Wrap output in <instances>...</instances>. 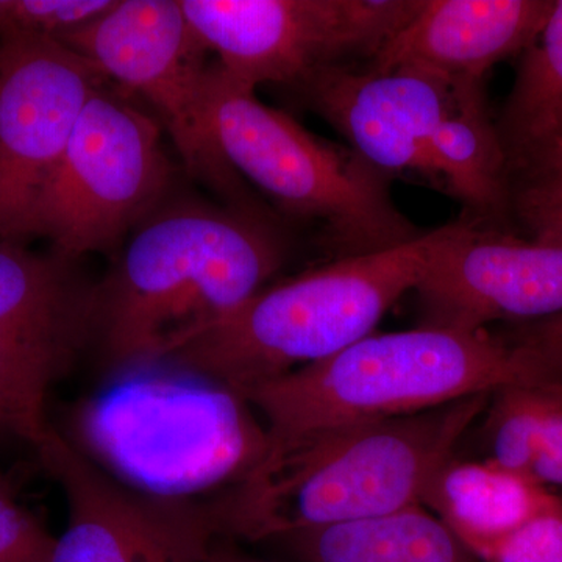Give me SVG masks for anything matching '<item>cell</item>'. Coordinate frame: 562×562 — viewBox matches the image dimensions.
Returning a JSON list of instances; mask_svg holds the SVG:
<instances>
[{"instance_id": "1", "label": "cell", "mask_w": 562, "mask_h": 562, "mask_svg": "<svg viewBox=\"0 0 562 562\" xmlns=\"http://www.w3.org/2000/svg\"><path fill=\"white\" fill-rule=\"evenodd\" d=\"M492 392L428 412L269 439L265 457L213 503L222 538L273 542L422 505Z\"/></svg>"}, {"instance_id": "2", "label": "cell", "mask_w": 562, "mask_h": 562, "mask_svg": "<svg viewBox=\"0 0 562 562\" xmlns=\"http://www.w3.org/2000/svg\"><path fill=\"white\" fill-rule=\"evenodd\" d=\"M286 257L271 217L158 209L98 284L95 338L116 373L161 364L268 286Z\"/></svg>"}, {"instance_id": "3", "label": "cell", "mask_w": 562, "mask_h": 562, "mask_svg": "<svg viewBox=\"0 0 562 562\" xmlns=\"http://www.w3.org/2000/svg\"><path fill=\"white\" fill-rule=\"evenodd\" d=\"M70 431L65 438L117 482L180 501L231 491L269 447L243 394L165 362L113 375L74 408Z\"/></svg>"}, {"instance_id": "4", "label": "cell", "mask_w": 562, "mask_h": 562, "mask_svg": "<svg viewBox=\"0 0 562 562\" xmlns=\"http://www.w3.org/2000/svg\"><path fill=\"white\" fill-rule=\"evenodd\" d=\"M454 222L391 249L331 262L266 286L165 364L241 392L339 353L372 335L416 290Z\"/></svg>"}, {"instance_id": "5", "label": "cell", "mask_w": 562, "mask_h": 562, "mask_svg": "<svg viewBox=\"0 0 562 562\" xmlns=\"http://www.w3.org/2000/svg\"><path fill=\"white\" fill-rule=\"evenodd\" d=\"M532 383L501 335L420 327L366 336L327 360L241 392L269 439L412 416Z\"/></svg>"}, {"instance_id": "6", "label": "cell", "mask_w": 562, "mask_h": 562, "mask_svg": "<svg viewBox=\"0 0 562 562\" xmlns=\"http://www.w3.org/2000/svg\"><path fill=\"white\" fill-rule=\"evenodd\" d=\"M255 91L214 63V135L225 160L244 181L284 213L317 222L336 258L375 254L424 235L395 205L386 173L353 150L349 154L317 138L290 114L262 103Z\"/></svg>"}, {"instance_id": "7", "label": "cell", "mask_w": 562, "mask_h": 562, "mask_svg": "<svg viewBox=\"0 0 562 562\" xmlns=\"http://www.w3.org/2000/svg\"><path fill=\"white\" fill-rule=\"evenodd\" d=\"M103 87L81 110L14 243L46 239L77 261L116 249L158 210L172 177L160 124Z\"/></svg>"}, {"instance_id": "8", "label": "cell", "mask_w": 562, "mask_h": 562, "mask_svg": "<svg viewBox=\"0 0 562 562\" xmlns=\"http://www.w3.org/2000/svg\"><path fill=\"white\" fill-rule=\"evenodd\" d=\"M60 43L154 106L192 179L228 209L269 217L220 149L211 121L210 52L180 0H116Z\"/></svg>"}, {"instance_id": "9", "label": "cell", "mask_w": 562, "mask_h": 562, "mask_svg": "<svg viewBox=\"0 0 562 562\" xmlns=\"http://www.w3.org/2000/svg\"><path fill=\"white\" fill-rule=\"evenodd\" d=\"M424 0H180L192 31L232 79L297 85L375 57Z\"/></svg>"}, {"instance_id": "10", "label": "cell", "mask_w": 562, "mask_h": 562, "mask_svg": "<svg viewBox=\"0 0 562 562\" xmlns=\"http://www.w3.org/2000/svg\"><path fill=\"white\" fill-rule=\"evenodd\" d=\"M95 306L77 261L0 241V412L32 447L50 430L52 387L94 341Z\"/></svg>"}, {"instance_id": "11", "label": "cell", "mask_w": 562, "mask_h": 562, "mask_svg": "<svg viewBox=\"0 0 562 562\" xmlns=\"http://www.w3.org/2000/svg\"><path fill=\"white\" fill-rule=\"evenodd\" d=\"M33 449L68 505L49 562H205L221 538L213 505L132 490L54 427Z\"/></svg>"}, {"instance_id": "12", "label": "cell", "mask_w": 562, "mask_h": 562, "mask_svg": "<svg viewBox=\"0 0 562 562\" xmlns=\"http://www.w3.org/2000/svg\"><path fill=\"white\" fill-rule=\"evenodd\" d=\"M105 77L52 40L0 41V241H16Z\"/></svg>"}, {"instance_id": "13", "label": "cell", "mask_w": 562, "mask_h": 562, "mask_svg": "<svg viewBox=\"0 0 562 562\" xmlns=\"http://www.w3.org/2000/svg\"><path fill=\"white\" fill-rule=\"evenodd\" d=\"M424 327L482 331L562 313V244L520 239L460 220L416 290Z\"/></svg>"}, {"instance_id": "14", "label": "cell", "mask_w": 562, "mask_h": 562, "mask_svg": "<svg viewBox=\"0 0 562 562\" xmlns=\"http://www.w3.org/2000/svg\"><path fill=\"white\" fill-rule=\"evenodd\" d=\"M294 88L373 169L386 176L414 173L436 183L428 147L457 103V88L409 70L376 72L353 66L322 68Z\"/></svg>"}, {"instance_id": "15", "label": "cell", "mask_w": 562, "mask_h": 562, "mask_svg": "<svg viewBox=\"0 0 562 562\" xmlns=\"http://www.w3.org/2000/svg\"><path fill=\"white\" fill-rule=\"evenodd\" d=\"M552 9L553 0H424L368 69L409 70L452 88L484 85L495 65L538 40Z\"/></svg>"}, {"instance_id": "16", "label": "cell", "mask_w": 562, "mask_h": 562, "mask_svg": "<svg viewBox=\"0 0 562 562\" xmlns=\"http://www.w3.org/2000/svg\"><path fill=\"white\" fill-rule=\"evenodd\" d=\"M552 497V492L531 476L490 461L453 457L432 476L422 506L482 561Z\"/></svg>"}, {"instance_id": "17", "label": "cell", "mask_w": 562, "mask_h": 562, "mask_svg": "<svg viewBox=\"0 0 562 562\" xmlns=\"http://www.w3.org/2000/svg\"><path fill=\"white\" fill-rule=\"evenodd\" d=\"M457 103L430 139L436 183L484 222L512 210L508 160L487 113L484 85L457 88Z\"/></svg>"}, {"instance_id": "18", "label": "cell", "mask_w": 562, "mask_h": 562, "mask_svg": "<svg viewBox=\"0 0 562 562\" xmlns=\"http://www.w3.org/2000/svg\"><path fill=\"white\" fill-rule=\"evenodd\" d=\"M271 543L295 562H482L422 505Z\"/></svg>"}, {"instance_id": "19", "label": "cell", "mask_w": 562, "mask_h": 562, "mask_svg": "<svg viewBox=\"0 0 562 562\" xmlns=\"http://www.w3.org/2000/svg\"><path fill=\"white\" fill-rule=\"evenodd\" d=\"M561 121L562 0H553L538 40L520 58L513 90L495 124L508 165Z\"/></svg>"}, {"instance_id": "20", "label": "cell", "mask_w": 562, "mask_h": 562, "mask_svg": "<svg viewBox=\"0 0 562 562\" xmlns=\"http://www.w3.org/2000/svg\"><path fill=\"white\" fill-rule=\"evenodd\" d=\"M557 403V390L550 384L519 383L492 392L483 425L484 461L530 476L539 439Z\"/></svg>"}, {"instance_id": "21", "label": "cell", "mask_w": 562, "mask_h": 562, "mask_svg": "<svg viewBox=\"0 0 562 562\" xmlns=\"http://www.w3.org/2000/svg\"><path fill=\"white\" fill-rule=\"evenodd\" d=\"M116 0H0V41L65 40Z\"/></svg>"}, {"instance_id": "22", "label": "cell", "mask_w": 562, "mask_h": 562, "mask_svg": "<svg viewBox=\"0 0 562 562\" xmlns=\"http://www.w3.org/2000/svg\"><path fill=\"white\" fill-rule=\"evenodd\" d=\"M517 216L562 205V121L508 165Z\"/></svg>"}, {"instance_id": "23", "label": "cell", "mask_w": 562, "mask_h": 562, "mask_svg": "<svg viewBox=\"0 0 562 562\" xmlns=\"http://www.w3.org/2000/svg\"><path fill=\"white\" fill-rule=\"evenodd\" d=\"M55 539L0 475V562H49Z\"/></svg>"}, {"instance_id": "24", "label": "cell", "mask_w": 562, "mask_h": 562, "mask_svg": "<svg viewBox=\"0 0 562 562\" xmlns=\"http://www.w3.org/2000/svg\"><path fill=\"white\" fill-rule=\"evenodd\" d=\"M482 562H562V498L553 495Z\"/></svg>"}, {"instance_id": "25", "label": "cell", "mask_w": 562, "mask_h": 562, "mask_svg": "<svg viewBox=\"0 0 562 562\" xmlns=\"http://www.w3.org/2000/svg\"><path fill=\"white\" fill-rule=\"evenodd\" d=\"M501 336L522 358L532 382L562 386V313L549 319L512 325Z\"/></svg>"}, {"instance_id": "26", "label": "cell", "mask_w": 562, "mask_h": 562, "mask_svg": "<svg viewBox=\"0 0 562 562\" xmlns=\"http://www.w3.org/2000/svg\"><path fill=\"white\" fill-rule=\"evenodd\" d=\"M553 387L557 390L558 403L543 427L530 476L542 486L550 484L562 487V387Z\"/></svg>"}, {"instance_id": "27", "label": "cell", "mask_w": 562, "mask_h": 562, "mask_svg": "<svg viewBox=\"0 0 562 562\" xmlns=\"http://www.w3.org/2000/svg\"><path fill=\"white\" fill-rule=\"evenodd\" d=\"M519 217L530 228L532 239L562 244V205L531 211Z\"/></svg>"}, {"instance_id": "28", "label": "cell", "mask_w": 562, "mask_h": 562, "mask_svg": "<svg viewBox=\"0 0 562 562\" xmlns=\"http://www.w3.org/2000/svg\"><path fill=\"white\" fill-rule=\"evenodd\" d=\"M205 562H272L261 560V558L254 557V554H249L244 552L243 549H239L236 546V541L228 538H217V541L214 542L213 549L206 558Z\"/></svg>"}, {"instance_id": "29", "label": "cell", "mask_w": 562, "mask_h": 562, "mask_svg": "<svg viewBox=\"0 0 562 562\" xmlns=\"http://www.w3.org/2000/svg\"><path fill=\"white\" fill-rule=\"evenodd\" d=\"M3 435H11L14 436L13 430H11L9 420H7V417L3 416V413L0 412V436Z\"/></svg>"}, {"instance_id": "30", "label": "cell", "mask_w": 562, "mask_h": 562, "mask_svg": "<svg viewBox=\"0 0 562 562\" xmlns=\"http://www.w3.org/2000/svg\"><path fill=\"white\" fill-rule=\"evenodd\" d=\"M560 387H562V386H560Z\"/></svg>"}]
</instances>
